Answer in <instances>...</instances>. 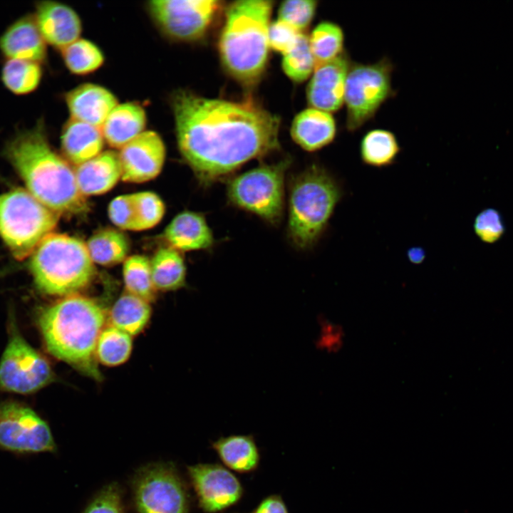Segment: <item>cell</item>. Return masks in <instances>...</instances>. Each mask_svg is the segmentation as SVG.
Returning <instances> with one entry per match:
<instances>
[{
    "mask_svg": "<svg viewBox=\"0 0 513 513\" xmlns=\"http://www.w3.org/2000/svg\"><path fill=\"white\" fill-rule=\"evenodd\" d=\"M172 108L179 150L204 186L279 147V119L251 103L180 90Z\"/></svg>",
    "mask_w": 513,
    "mask_h": 513,
    "instance_id": "cell-1",
    "label": "cell"
},
{
    "mask_svg": "<svg viewBox=\"0 0 513 513\" xmlns=\"http://www.w3.org/2000/svg\"><path fill=\"white\" fill-rule=\"evenodd\" d=\"M6 158L26 184L29 192L58 214L86 212L74 170L51 147L44 120L29 129L17 130L3 150Z\"/></svg>",
    "mask_w": 513,
    "mask_h": 513,
    "instance_id": "cell-2",
    "label": "cell"
},
{
    "mask_svg": "<svg viewBox=\"0 0 513 513\" xmlns=\"http://www.w3.org/2000/svg\"><path fill=\"white\" fill-rule=\"evenodd\" d=\"M105 319L106 311L101 304L73 294L43 308L38 323L51 355L86 376L101 380L96 346Z\"/></svg>",
    "mask_w": 513,
    "mask_h": 513,
    "instance_id": "cell-3",
    "label": "cell"
},
{
    "mask_svg": "<svg viewBox=\"0 0 513 513\" xmlns=\"http://www.w3.org/2000/svg\"><path fill=\"white\" fill-rule=\"evenodd\" d=\"M272 6L271 1L242 0L227 10L219 52L224 67L239 81H256L266 68Z\"/></svg>",
    "mask_w": 513,
    "mask_h": 513,
    "instance_id": "cell-4",
    "label": "cell"
},
{
    "mask_svg": "<svg viewBox=\"0 0 513 513\" xmlns=\"http://www.w3.org/2000/svg\"><path fill=\"white\" fill-rule=\"evenodd\" d=\"M343 196L341 184L324 167L313 164L289 185L286 234L296 249L312 248L328 225Z\"/></svg>",
    "mask_w": 513,
    "mask_h": 513,
    "instance_id": "cell-5",
    "label": "cell"
},
{
    "mask_svg": "<svg viewBox=\"0 0 513 513\" xmlns=\"http://www.w3.org/2000/svg\"><path fill=\"white\" fill-rule=\"evenodd\" d=\"M31 255L30 269L35 284L45 294H76L95 274L86 243L68 234H49Z\"/></svg>",
    "mask_w": 513,
    "mask_h": 513,
    "instance_id": "cell-6",
    "label": "cell"
},
{
    "mask_svg": "<svg viewBox=\"0 0 513 513\" xmlns=\"http://www.w3.org/2000/svg\"><path fill=\"white\" fill-rule=\"evenodd\" d=\"M58 217L24 190L0 195V236L19 259L32 254L55 228Z\"/></svg>",
    "mask_w": 513,
    "mask_h": 513,
    "instance_id": "cell-7",
    "label": "cell"
},
{
    "mask_svg": "<svg viewBox=\"0 0 513 513\" xmlns=\"http://www.w3.org/2000/svg\"><path fill=\"white\" fill-rule=\"evenodd\" d=\"M290 165L291 159L285 158L230 178L227 185L229 202L277 225L284 214L285 176Z\"/></svg>",
    "mask_w": 513,
    "mask_h": 513,
    "instance_id": "cell-8",
    "label": "cell"
},
{
    "mask_svg": "<svg viewBox=\"0 0 513 513\" xmlns=\"http://www.w3.org/2000/svg\"><path fill=\"white\" fill-rule=\"evenodd\" d=\"M393 64L388 57L372 63L352 62L346 81V128L355 132L371 120L382 105L395 95Z\"/></svg>",
    "mask_w": 513,
    "mask_h": 513,
    "instance_id": "cell-9",
    "label": "cell"
},
{
    "mask_svg": "<svg viewBox=\"0 0 513 513\" xmlns=\"http://www.w3.org/2000/svg\"><path fill=\"white\" fill-rule=\"evenodd\" d=\"M9 340L0 360V390L31 394L54 380L48 361L22 336L14 313L9 314Z\"/></svg>",
    "mask_w": 513,
    "mask_h": 513,
    "instance_id": "cell-10",
    "label": "cell"
},
{
    "mask_svg": "<svg viewBox=\"0 0 513 513\" xmlns=\"http://www.w3.org/2000/svg\"><path fill=\"white\" fill-rule=\"evenodd\" d=\"M132 484L138 513H187V492L172 464L143 466L135 474Z\"/></svg>",
    "mask_w": 513,
    "mask_h": 513,
    "instance_id": "cell-11",
    "label": "cell"
},
{
    "mask_svg": "<svg viewBox=\"0 0 513 513\" xmlns=\"http://www.w3.org/2000/svg\"><path fill=\"white\" fill-rule=\"evenodd\" d=\"M147 10L160 31L172 40L193 41L207 32L221 1L215 0H154Z\"/></svg>",
    "mask_w": 513,
    "mask_h": 513,
    "instance_id": "cell-12",
    "label": "cell"
},
{
    "mask_svg": "<svg viewBox=\"0 0 513 513\" xmlns=\"http://www.w3.org/2000/svg\"><path fill=\"white\" fill-rule=\"evenodd\" d=\"M0 449L19 454L54 452L56 445L48 423L22 403H0Z\"/></svg>",
    "mask_w": 513,
    "mask_h": 513,
    "instance_id": "cell-13",
    "label": "cell"
},
{
    "mask_svg": "<svg viewBox=\"0 0 513 513\" xmlns=\"http://www.w3.org/2000/svg\"><path fill=\"white\" fill-rule=\"evenodd\" d=\"M187 473L200 507L214 513L236 504L242 497V486L237 477L219 464H197Z\"/></svg>",
    "mask_w": 513,
    "mask_h": 513,
    "instance_id": "cell-14",
    "label": "cell"
},
{
    "mask_svg": "<svg viewBox=\"0 0 513 513\" xmlns=\"http://www.w3.org/2000/svg\"><path fill=\"white\" fill-rule=\"evenodd\" d=\"M118 155L121 179L140 183L152 180L160 173L165 160L166 148L157 133L145 130L121 147Z\"/></svg>",
    "mask_w": 513,
    "mask_h": 513,
    "instance_id": "cell-15",
    "label": "cell"
},
{
    "mask_svg": "<svg viewBox=\"0 0 513 513\" xmlns=\"http://www.w3.org/2000/svg\"><path fill=\"white\" fill-rule=\"evenodd\" d=\"M352 61L345 51L338 57L316 64L307 87L309 105L328 113L336 112L344 104L346 81Z\"/></svg>",
    "mask_w": 513,
    "mask_h": 513,
    "instance_id": "cell-16",
    "label": "cell"
},
{
    "mask_svg": "<svg viewBox=\"0 0 513 513\" xmlns=\"http://www.w3.org/2000/svg\"><path fill=\"white\" fill-rule=\"evenodd\" d=\"M33 16L46 43L60 51L80 38L81 20L66 4L54 1H38Z\"/></svg>",
    "mask_w": 513,
    "mask_h": 513,
    "instance_id": "cell-17",
    "label": "cell"
},
{
    "mask_svg": "<svg viewBox=\"0 0 513 513\" xmlns=\"http://www.w3.org/2000/svg\"><path fill=\"white\" fill-rule=\"evenodd\" d=\"M0 51L6 59H22L43 63L47 58V43L33 14L12 22L0 36Z\"/></svg>",
    "mask_w": 513,
    "mask_h": 513,
    "instance_id": "cell-18",
    "label": "cell"
},
{
    "mask_svg": "<svg viewBox=\"0 0 513 513\" xmlns=\"http://www.w3.org/2000/svg\"><path fill=\"white\" fill-rule=\"evenodd\" d=\"M71 118L101 128L112 110L118 104L116 96L108 88L86 83L65 95Z\"/></svg>",
    "mask_w": 513,
    "mask_h": 513,
    "instance_id": "cell-19",
    "label": "cell"
},
{
    "mask_svg": "<svg viewBox=\"0 0 513 513\" xmlns=\"http://www.w3.org/2000/svg\"><path fill=\"white\" fill-rule=\"evenodd\" d=\"M164 237L170 247L182 252L207 250L215 244L204 216L192 211L177 214L166 227Z\"/></svg>",
    "mask_w": 513,
    "mask_h": 513,
    "instance_id": "cell-20",
    "label": "cell"
},
{
    "mask_svg": "<svg viewBox=\"0 0 513 513\" xmlns=\"http://www.w3.org/2000/svg\"><path fill=\"white\" fill-rule=\"evenodd\" d=\"M78 189L86 196L104 194L122 177L119 155L113 150L103 151L74 170Z\"/></svg>",
    "mask_w": 513,
    "mask_h": 513,
    "instance_id": "cell-21",
    "label": "cell"
},
{
    "mask_svg": "<svg viewBox=\"0 0 513 513\" xmlns=\"http://www.w3.org/2000/svg\"><path fill=\"white\" fill-rule=\"evenodd\" d=\"M336 133V123L333 115L313 108L299 113L294 119L291 128L294 140L303 149L310 152L320 150L331 143Z\"/></svg>",
    "mask_w": 513,
    "mask_h": 513,
    "instance_id": "cell-22",
    "label": "cell"
},
{
    "mask_svg": "<svg viewBox=\"0 0 513 513\" xmlns=\"http://www.w3.org/2000/svg\"><path fill=\"white\" fill-rule=\"evenodd\" d=\"M105 139L100 128L70 118L61 135V150L66 159L78 166L103 152Z\"/></svg>",
    "mask_w": 513,
    "mask_h": 513,
    "instance_id": "cell-23",
    "label": "cell"
},
{
    "mask_svg": "<svg viewBox=\"0 0 513 513\" xmlns=\"http://www.w3.org/2000/svg\"><path fill=\"white\" fill-rule=\"evenodd\" d=\"M147 116L142 105L135 102L118 103L110 113L100 129L105 141L112 147L121 148L145 131Z\"/></svg>",
    "mask_w": 513,
    "mask_h": 513,
    "instance_id": "cell-24",
    "label": "cell"
},
{
    "mask_svg": "<svg viewBox=\"0 0 513 513\" xmlns=\"http://www.w3.org/2000/svg\"><path fill=\"white\" fill-rule=\"evenodd\" d=\"M212 447L224 465L235 472H252L259 462V450L251 435L222 437L212 443Z\"/></svg>",
    "mask_w": 513,
    "mask_h": 513,
    "instance_id": "cell-25",
    "label": "cell"
},
{
    "mask_svg": "<svg viewBox=\"0 0 513 513\" xmlns=\"http://www.w3.org/2000/svg\"><path fill=\"white\" fill-rule=\"evenodd\" d=\"M400 149L399 142L393 132L375 128L366 132L361 138L359 153L363 164L381 168L394 164Z\"/></svg>",
    "mask_w": 513,
    "mask_h": 513,
    "instance_id": "cell-26",
    "label": "cell"
},
{
    "mask_svg": "<svg viewBox=\"0 0 513 513\" xmlns=\"http://www.w3.org/2000/svg\"><path fill=\"white\" fill-rule=\"evenodd\" d=\"M152 279L156 290L174 291L186 281V265L179 251L171 247L160 248L150 260Z\"/></svg>",
    "mask_w": 513,
    "mask_h": 513,
    "instance_id": "cell-27",
    "label": "cell"
},
{
    "mask_svg": "<svg viewBox=\"0 0 513 513\" xmlns=\"http://www.w3.org/2000/svg\"><path fill=\"white\" fill-rule=\"evenodd\" d=\"M93 263L113 266L127 259L130 241L121 231L106 228L93 234L86 243Z\"/></svg>",
    "mask_w": 513,
    "mask_h": 513,
    "instance_id": "cell-28",
    "label": "cell"
},
{
    "mask_svg": "<svg viewBox=\"0 0 513 513\" xmlns=\"http://www.w3.org/2000/svg\"><path fill=\"white\" fill-rule=\"evenodd\" d=\"M151 315L149 302L126 292L115 301L110 312L113 326L130 336L141 332Z\"/></svg>",
    "mask_w": 513,
    "mask_h": 513,
    "instance_id": "cell-29",
    "label": "cell"
},
{
    "mask_svg": "<svg viewBox=\"0 0 513 513\" xmlns=\"http://www.w3.org/2000/svg\"><path fill=\"white\" fill-rule=\"evenodd\" d=\"M43 74L41 63L22 59H6L1 70V81L13 94L26 95L37 90Z\"/></svg>",
    "mask_w": 513,
    "mask_h": 513,
    "instance_id": "cell-30",
    "label": "cell"
},
{
    "mask_svg": "<svg viewBox=\"0 0 513 513\" xmlns=\"http://www.w3.org/2000/svg\"><path fill=\"white\" fill-rule=\"evenodd\" d=\"M63 63L73 74L85 76L95 72L104 63L105 56L93 42L79 38L61 50Z\"/></svg>",
    "mask_w": 513,
    "mask_h": 513,
    "instance_id": "cell-31",
    "label": "cell"
},
{
    "mask_svg": "<svg viewBox=\"0 0 513 513\" xmlns=\"http://www.w3.org/2000/svg\"><path fill=\"white\" fill-rule=\"evenodd\" d=\"M309 38L316 65L331 61L345 51L344 32L336 23L328 21L320 22Z\"/></svg>",
    "mask_w": 513,
    "mask_h": 513,
    "instance_id": "cell-32",
    "label": "cell"
},
{
    "mask_svg": "<svg viewBox=\"0 0 513 513\" xmlns=\"http://www.w3.org/2000/svg\"><path fill=\"white\" fill-rule=\"evenodd\" d=\"M123 276L127 292L147 302L155 296L150 260L143 255H133L124 261Z\"/></svg>",
    "mask_w": 513,
    "mask_h": 513,
    "instance_id": "cell-33",
    "label": "cell"
},
{
    "mask_svg": "<svg viewBox=\"0 0 513 513\" xmlns=\"http://www.w3.org/2000/svg\"><path fill=\"white\" fill-rule=\"evenodd\" d=\"M130 336L113 326L103 329L97 342V360L108 366H115L125 363L132 351Z\"/></svg>",
    "mask_w": 513,
    "mask_h": 513,
    "instance_id": "cell-34",
    "label": "cell"
},
{
    "mask_svg": "<svg viewBox=\"0 0 513 513\" xmlns=\"http://www.w3.org/2000/svg\"><path fill=\"white\" fill-rule=\"evenodd\" d=\"M283 55V70L292 81H304L314 72L316 61L306 35L300 33L293 48Z\"/></svg>",
    "mask_w": 513,
    "mask_h": 513,
    "instance_id": "cell-35",
    "label": "cell"
},
{
    "mask_svg": "<svg viewBox=\"0 0 513 513\" xmlns=\"http://www.w3.org/2000/svg\"><path fill=\"white\" fill-rule=\"evenodd\" d=\"M132 195L135 214L134 230H145L157 225L165 211L161 198L152 192H139Z\"/></svg>",
    "mask_w": 513,
    "mask_h": 513,
    "instance_id": "cell-36",
    "label": "cell"
},
{
    "mask_svg": "<svg viewBox=\"0 0 513 513\" xmlns=\"http://www.w3.org/2000/svg\"><path fill=\"white\" fill-rule=\"evenodd\" d=\"M318 2L314 0H289L282 2L279 19L284 21L299 31L305 29L315 15Z\"/></svg>",
    "mask_w": 513,
    "mask_h": 513,
    "instance_id": "cell-37",
    "label": "cell"
},
{
    "mask_svg": "<svg viewBox=\"0 0 513 513\" xmlns=\"http://www.w3.org/2000/svg\"><path fill=\"white\" fill-rule=\"evenodd\" d=\"M122 496L118 484H107L93 498L83 513H125Z\"/></svg>",
    "mask_w": 513,
    "mask_h": 513,
    "instance_id": "cell-38",
    "label": "cell"
},
{
    "mask_svg": "<svg viewBox=\"0 0 513 513\" xmlns=\"http://www.w3.org/2000/svg\"><path fill=\"white\" fill-rule=\"evenodd\" d=\"M474 229L483 242L492 243L500 239L504 227L499 212L492 209L481 212L475 218Z\"/></svg>",
    "mask_w": 513,
    "mask_h": 513,
    "instance_id": "cell-39",
    "label": "cell"
},
{
    "mask_svg": "<svg viewBox=\"0 0 513 513\" xmlns=\"http://www.w3.org/2000/svg\"><path fill=\"white\" fill-rule=\"evenodd\" d=\"M108 215L118 228L134 230L135 214L133 195H122L114 198L109 204Z\"/></svg>",
    "mask_w": 513,
    "mask_h": 513,
    "instance_id": "cell-40",
    "label": "cell"
},
{
    "mask_svg": "<svg viewBox=\"0 0 513 513\" xmlns=\"http://www.w3.org/2000/svg\"><path fill=\"white\" fill-rule=\"evenodd\" d=\"M299 33L300 31L292 25L278 19L269 25V46L275 51L284 54L293 48Z\"/></svg>",
    "mask_w": 513,
    "mask_h": 513,
    "instance_id": "cell-41",
    "label": "cell"
},
{
    "mask_svg": "<svg viewBox=\"0 0 513 513\" xmlns=\"http://www.w3.org/2000/svg\"><path fill=\"white\" fill-rule=\"evenodd\" d=\"M346 334L342 326L334 323H328L324 327L323 344L329 351L340 350L345 342Z\"/></svg>",
    "mask_w": 513,
    "mask_h": 513,
    "instance_id": "cell-42",
    "label": "cell"
},
{
    "mask_svg": "<svg viewBox=\"0 0 513 513\" xmlns=\"http://www.w3.org/2000/svg\"><path fill=\"white\" fill-rule=\"evenodd\" d=\"M252 513H289L281 497L271 495L263 499Z\"/></svg>",
    "mask_w": 513,
    "mask_h": 513,
    "instance_id": "cell-43",
    "label": "cell"
},
{
    "mask_svg": "<svg viewBox=\"0 0 513 513\" xmlns=\"http://www.w3.org/2000/svg\"><path fill=\"white\" fill-rule=\"evenodd\" d=\"M408 257L410 262L417 264L421 263L424 260L425 254L422 248L413 247L408 250Z\"/></svg>",
    "mask_w": 513,
    "mask_h": 513,
    "instance_id": "cell-44",
    "label": "cell"
}]
</instances>
